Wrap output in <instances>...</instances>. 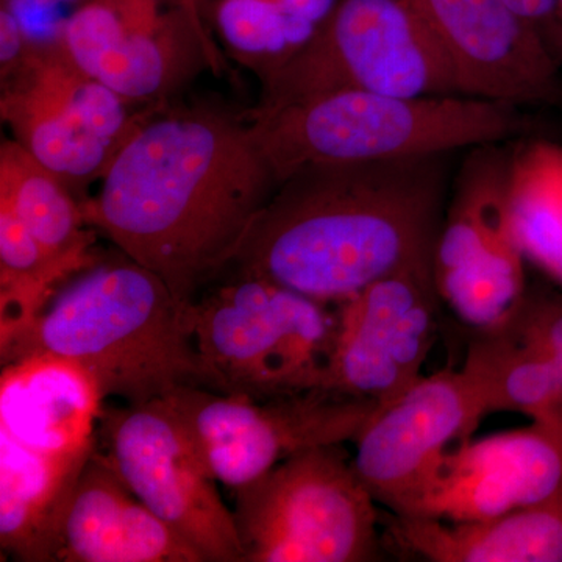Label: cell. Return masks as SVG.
I'll return each instance as SVG.
<instances>
[{
  "label": "cell",
  "mask_w": 562,
  "mask_h": 562,
  "mask_svg": "<svg viewBox=\"0 0 562 562\" xmlns=\"http://www.w3.org/2000/svg\"><path fill=\"white\" fill-rule=\"evenodd\" d=\"M557 22H558V31H560V36H561V54H562V0H558Z\"/></svg>",
  "instance_id": "obj_29"
},
{
  "label": "cell",
  "mask_w": 562,
  "mask_h": 562,
  "mask_svg": "<svg viewBox=\"0 0 562 562\" xmlns=\"http://www.w3.org/2000/svg\"><path fill=\"white\" fill-rule=\"evenodd\" d=\"M561 491L562 435L531 422L454 446L413 517L490 519L538 505Z\"/></svg>",
  "instance_id": "obj_16"
},
{
  "label": "cell",
  "mask_w": 562,
  "mask_h": 562,
  "mask_svg": "<svg viewBox=\"0 0 562 562\" xmlns=\"http://www.w3.org/2000/svg\"><path fill=\"white\" fill-rule=\"evenodd\" d=\"M52 562H203L124 483L95 446L74 483Z\"/></svg>",
  "instance_id": "obj_17"
},
{
  "label": "cell",
  "mask_w": 562,
  "mask_h": 562,
  "mask_svg": "<svg viewBox=\"0 0 562 562\" xmlns=\"http://www.w3.org/2000/svg\"><path fill=\"white\" fill-rule=\"evenodd\" d=\"M336 91L462 94L446 54L405 0H339L316 35L262 81L258 106Z\"/></svg>",
  "instance_id": "obj_7"
},
{
  "label": "cell",
  "mask_w": 562,
  "mask_h": 562,
  "mask_svg": "<svg viewBox=\"0 0 562 562\" xmlns=\"http://www.w3.org/2000/svg\"><path fill=\"white\" fill-rule=\"evenodd\" d=\"M405 3L446 54L462 94L519 106L560 99V57L505 0Z\"/></svg>",
  "instance_id": "obj_15"
},
{
  "label": "cell",
  "mask_w": 562,
  "mask_h": 562,
  "mask_svg": "<svg viewBox=\"0 0 562 562\" xmlns=\"http://www.w3.org/2000/svg\"><path fill=\"white\" fill-rule=\"evenodd\" d=\"M188 310L217 392L268 398L327 390L336 305L227 268Z\"/></svg>",
  "instance_id": "obj_5"
},
{
  "label": "cell",
  "mask_w": 562,
  "mask_h": 562,
  "mask_svg": "<svg viewBox=\"0 0 562 562\" xmlns=\"http://www.w3.org/2000/svg\"><path fill=\"white\" fill-rule=\"evenodd\" d=\"M454 154L299 169L277 184L228 268L316 299L432 266Z\"/></svg>",
  "instance_id": "obj_2"
},
{
  "label": "cell",
  "mask_w": 562,
  "mask_h": 562,
  "mask_svg": "<svg viewBox=\"0 0 562 562\" xmlns=\"http://www.w3.org/2000/svg\"><path fill=\"white\" fill-rule=\"evenodd\" d=\"M55 2H74V0H55Z\"/></svg>",
  "instance_id": "obj_30"
},
{
  "label": "cell",
  "mask_w": 562,
  "mask_h": 562,
  "mask_svg": "<svg viewBox=\"0 0 562 562\" xmlns=\"http://www.w3.org/2000/svg\"><path fill=\"white\" fill-rule=\"evenodd\" d=\"M432 266L373 281L336 303L327 390L383 406L424 379L441 319Z\"/></svg>",
  "instance_id": "obj_14"
},
{
  "label": "cell",
  "mask_w": 562,
  "mask_h": 562,
  "mask_svg": "<svg viewBox=\"0 0 562 562\" xmlns=\"http://www.w3.org/2000/svg\"><path fill=\"white\" fill-rule=\"evenodd\" d=\"M98 438L133 494L203 562H244L233 509L165 401L103 409Z\"/></svg>",
  "instance_id": "obj_11"
},
{
  "label": "cell",
  "mask_w": 562,
  "mask_h": 562,
  "mask_svg": "<svg viewBox=\"0 0 562 562\" xmlns=\"http://www.w3.org/2000/svg\"><path fill=\"white\" fill-rule=\"evenodd\" d=\"M95 446L77 457H47L0 431V547L3 554L16 561L52 562L63 509Z\"/></svg>",
  "instance_id": "obj_20"
},
{
  "label": "cell",
  "mask_w": 562,
  "mask_h": 562,
  "mask_svg": "<svg viewBox=\"0 0 562 562\" xmlns=\"http://www.w3.org/2000/svg\"><path fill=\"white\" fill-rule=\"evenodd\" d=\"M31 36L22 25L20 13L11 0H2L0 7V77L7 76L27 50Z\"/></svg>",
  "instance_id": "obj_27"
},
{
  "label": "cell",
  "mask_w": 562,
  "mask_h": 562,
  "mask_svg": "<svg viewBox=\"0 0 562 562\" xmlns=\"http://www.w3.org/2000/svg\"><path fill=\"white\" fill-rule=\"evenodd\" d=\"M386 550L428 562H562V491L512 513L447 522L382 517Z\"/></svg>",
  "instance_id": "obj_19"
},
{
  "label": "cell",
  "mask_w": 562,
  "mask_h": 562,
  "mask_svg": "<svg viewBox=\"0 0 562 562\" xmlns=\"http://www.w3.org/2000/svg\"><path fill=\"white\" fill-rule=\"evenodd\" d=\"M487 414L462 369L424 375L372 414L351 442V464L379 506L394 516H416L446 454L471 439Z\"/></svg>",
  "instance_id": "obj_13"
},
{
  "label": "cell",
  "mask_w": 562,
  "mask_h": 562,
  "mask_svg": "<svg viewBox=\"0 0 562 562\" xmlns=\"http://www.w3.org/2000/svg\"><path fill=\"white\" fill-rule=\"evenodd\" d=\"M0 206L9 209L47 251L81 273L99 265L98 231L77 195L14 139L0 144Z\"/></svg>",
  "instance_id": "obj_21"
},
{
  "label": "cell",
  "mask_w": 562,
  "mask_h": 562,
  "mask_svg": "<svg viewBox=\"0 0 562 562\" xmlns=\"http://www.w3.org/2000/svg\"><path fill=\"white\" fill-rule=\"evenodd\" d=\"M239 65L265 81L316 35L339 0H199Z\"/></svg>",
  "instance_id": "obj_23"
},
{
  "label": "cell",
  "mask_w": 562,
  "mask_h": 562,
  "mask_svg": "<svg viewBox=\"0 0 562 562\" xmlns=\"http://www.w3.org/2000/svg\"><path fill=\"white\" fill-rule=\"evenodd\" d=\"M233 494L244 562L384 560L379 503L344 443L303 450Z\"/></svg>",
  "instance_id": "obj_6"
},
{
  "label": "cell",
  "mask_w": 562,
  "mask_h": 562,
  "mask_svg": "<svg viewBox=\"0 0 562 562\" xmlns=\"http://www.w3.org/2000/svg\"><path fill=\"white\" fill-rule=\"evenodd\" d=\"M57 35L77 65L136 105L160 103L214 66L199 0H83Z\"/></svg>",
  "instance_id": "obj_12"
},
{
  "label": "cell",
  "mask_w": 562,
  "mask_h": 562,
  "mask_svg": "<svg viewBox=\"0 0 562 562\" xmlns=\"http://www.w3.org/2000/svg\"><path fill=\"white\" fill-rule=\"evenodd\" d=\"M79 276L44 249L5 206H0V350L38 319L58 291Z\"/></svg>",
  "instance_id": "obj_25"
},
{
  "label": "cell",
  "mask_w": 562,
  "mask_h": 562,
  "mask_svg": "<svg viewBox=\"0 0 562 562\" xmlns=\"http://www.w3.org/2000/svg\"><path fill=\"white\" fill-rule=\"evenodd\" d=\"M512 144L465 150L432 251V277L442 305L472 330L505 319L528 288L509 198Z\"/></svg>",
  "instance_id": "obj_9"
},
{
  "label": "cell",
  "mask_w": 562,
  "mask_h": 562,
  "mask_svg": "<svg viewBox=\"0 0 562 562\" xmlns=\"http://www.w3.org/2000/svg\"><path fill=\"white\" fill-rule=\"evenodd\" d=\"M103 394L83 366L33 351L2 366L0 431L33 452L68 458L98 443Z\"/></svg>",
  "instance_id": "obj_18"
},
{
  "label": "cell",
  "mask_w": 562,
  "mask_h": 562,
  "mask_svg": "<svg viewBox=\"0 0 562 562\" xmlns=\"http://www.w3.org/2000/svg\"><path fill=\"white\" fill-rule=\"evenodd\" d=\"M276 188L247 117L157 111L81 210L122 255L191 301L231 266Z\"/></svg>",
  "instance_id": "obj_1"
},
{
  "label": "cell",
  "mask_w": 562,
  "mask_h": 562,
  "mask_svg": "<svg viewBox=\"0 0 562 562\" xmlns=\"http://www.w3.org/2000/svg\"><path fill=\"white\" fill-rule=\"evenodd\" d=\"M462 371L487 413H519L562 435V379L549 358L505 321L473 330Z\"/></svg>",
  "instance_id": "obj_22"
},
{
  "label": "cell",
  "mask_w": 562,
  "mask_h": 562,
  "mask_svg": "<svg viewBox=\"0 0 562 562\" xmlns=\"http://www.w3.org/2000/svg\"><path fill=\"white\" fill-rule=\"evenodd\" d=\"M509 198L525 260L562 288V144L514 139Z\"/></svg>",
  "instance_id": "obj_24"
},
{
  "label": "cell",
  "mask_w": 562,
  "mask_h": 562,
  "mask_svg": "<svg viewBox=\"0 0 562 562\" xmlns=\"http://www.w3.org/2000/svg\"><path fill=\"white\" fill-rule=\"evenodd\" d=\"M190 301L125 257L99 262L69 280L7 349L2 366L33 351L79 362L103 398L144 405L180 387L216 390L201 360L190 322Z\"/></svg>",
  "instance_id": "obj_3"
},
{
  "label": "cell",
  "mask_w": 562,
  "mask_h": 562,
  "mask_svg": "<svg viewBox=\"0 0 562 562\" xmlns=\"http://www.w3.org/2000/svg\"><path fill=\"white\" fill-rule=\"evenodd\" d=\"M161 401L187 428L211 475L231 491L303 450L353 442L380 408L324 387L254 398L187 386Z\"/></svg>",
  "instance_id": "obj_10"
},
{
  "label": "cell",
  "mask_w": 562,
  "mask_h": 562,
  "mask_svg": "<svg viewBox=\"0 0 562 562\" xmlns=\"http://www.w3.org/2000/svg\"><path fill=\"white\" fill-rule=\"evenodd\" d=\"M541 350L562 379V288H527L522 301L503 319Z\"/></svg>",
  "instance_id": "obj_26"
},
{
  "label": "cell",
  "mask_w": 562,
  "mask_h": 562,
  "mask_svg": "<svg viewBox=\"0 0 562 562\" xmlns=\"http://www.w3.org/2000/svg\"><path fill=\"white\" fill-rule=\"evenodd\" d=\"M135 106L77 65L58 35L31 40L16 68L2 76L0 116L11 139L69 190L102 180L150 117Z\"/></svg>",
  "instance_id": "obj_8"
},
{
  "label": "cell",
  "mask_w": 562,
  "mask_h": 562,
  "mask_svg": "<svg viewBox=\"0 0 562 562\" xmlns=\"http://www.w3.org/2000/svg\"><path fill=\"white\" fill-rule=\"evenodd\" d=\"M246 117L277 184L308 166L458 154L528 127L519 105L465 94L325 92Z\"/></svg>",
  "instance_id": "obj_4"
},
{
  "label": "cell",
  "mask_w": 562,
  "mask_h": 562,
  "mask_svg": "<svg viewBox=\"0 0 562 562\" xmlns=\"http://www.w3.org/2000/svg\"><path fill=\"white\" fill-rule=\"evenodd\" d=\"M505 2L520 20L542 33L554 54L562 60L561 36L557 22L558 0H505Z\"/></svg>",
  "instance_id": "obj_28"
}]
</instances>
